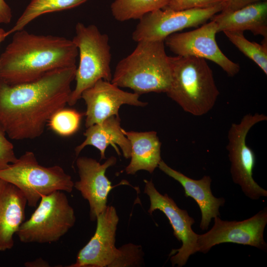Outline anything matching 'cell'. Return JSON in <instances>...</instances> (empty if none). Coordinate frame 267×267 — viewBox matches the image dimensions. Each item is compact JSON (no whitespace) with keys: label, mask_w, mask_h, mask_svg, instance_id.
Instances as JSON below:
<instances>
[{"label":"cell","mask_w":267,"mask_h":267,"mask_svg":"<svg viewBox=\"0 0 267 267\" xmlns=\"http://www.w3.org/2000/svg\"><path fill=\"white\" fill-rule=\"evenodd\" d=\"M17 159L13 144L7 138L5 132L0 127V170L6 168Z\"/></svg>","instance_id":"cell-27"},{"label":"cell","mask_w":267,"mask_h":267,"mask_svg":"<svg viewBox=\"0 0 267 267\" xmlns=\"http://www.w3.org/2000/svg\"><path fill=\"white\" fill-rule=\"evenodd\" d=\"M218 32L250 31L267 41V2L261 1L230 12H221L211 18Z\"/></svg>","instance_id":"cell-19"},{"label":"cell","mask_w":267,"mask_h":267,"mask_svg":"<svg viewBox=\"0 0 267 267\" xmlns=\"http://www.w3.org/2000/svg\"><path fill=\"white\" fill-rule=\"evenodd\" d=\"M11 9L4 0H0V24H8L12 19Z\"/></svg>","instance_id":"cell-29"},{"label":"cell","mask_w":267,"mask_h":267,"mask_svg":"<svg viewBox=\"0 0 267 267\" xmlns=\"http://www.w3.org/2000/svg\"><path fill=\"white\" fill-rule=\"evenodd\" d=\"M48 265L46 262L41 258L25 263V266L27 267H48Z\"/></svg>","instance_id":"cell-30"},{"label":"cell","mask_w":267,"mask_h":267,"mask_svg":"<svg viewBox=\"0 0 267 267\" xmlns=\"http://www.w3.org/2000/svg\"><path fill=\"white\" fill-rule=\"evenodd\" d=\"M84 135L86 137L85 139L75 149L77 157L88 145L93 146L99 150L100 160L106 159L105 151L109 145L112 146L118 155H120L118 145L122 150L124 157L126 159L130 158V142L123 132L119 116H112L101 123L89 126L84 133Z\"/></svg>","instance_id":"cell-18"},{"label":"cell","mask_w":267,"mask_h":267,"mask_svg":"<svg viewBox=\"0 0 267 267\" xmlns=\"http://www.w3.org/2000/svg\"><path fill=\"white\" fill-rule=\"evenodd\" d=\"M172 81L170 56L164 41H140L133 51L117 64L111 82L138 94L166 93Z\"/></svg>","instance_id":"cell-3"},{"label":"cell","mask_w":267,"mask_h":267,"mask_svg":"<svg viewBox=\"0 0 267 267\" xmlns=\"http://www.w3.org/2000/svg\"><path fill=\"white\" fill-rule=\"evenodd\" d=\"M267 120L264 114H247L240 122L232 123L228 130L226 149L231 162L230 173L233 182L239 184L244 193L253 200L267 196V191L254 179L253 172L256 156L246 144V137L250 129L256 124Z\"/></svg>","instance_id":"cell-8"},{"label":"cell","mask_w":267,"mask_h":267,"mask_svg":"<svg viewBox=\"0 0 267 267\" xmlns=\"http://www.w3.org/2000/svg\"><path fill=\"white\" fill-rule=\"evenodd\" d=\"M226 0H171L163 8L175 10L192 8H206L221 4H224Z\"/></svg>","instance_id":"cell-26"},{"label":"cell","mask_w":267,"mask_h":267,"mask_svg":"<svg viewBox=\"0 0 267 267\" xmlns=\"http://www.w3.org/2000/svg\"><path fill=\"white\" fill-rule=\"evenodd\" d=\"M76 216L65 193L55 191L43 195L29 219L16 233L25 243H50L58 241L74 226Z\"/></svg>","instance_id":"cell-7"},{"label":"cell","mask_w":267,"mask_h":267,"mask_svg":"<svg viewBox=\"0 0 267 267\" xmlns=\"http://www.w3.org/2000/svg\"><path fill=\"white\" fill-rule=\"evenodd\" d=\"M84 114L73 109L62 108L55 113L47 125L56 134L69 136L78 130Z\"/></svg>","instance_id":"cell-24"},{"label":"cell","mask_w":267,"mask_h":267,"mask_svg":"<svg viewBox=\"0 0 267 267\" xmlns=\"http://www.w3.org/2000/svg\"><path fill=\"white\" fill-rule=\"evenodd\" d=\"M144 255L141 245L124 244L118 248V254L109 267H141L144 265Z\"/></svg>","instance_id":"cell-25"},{"label":"cell","mask_w":267,"mask_h":267,"mask_svg":"<svg viewBox=\"0 0 267 267\" xmlns=\"http://www.w3.org/2000/svg\"><path fill=\"white\" fill-rule=\"evenodd\" d=\"M88 0H31L14 25L6 31V37L24 29L31 22L48 13L64 10L78 6Z\"/></svg>","instance_id":"cell-21"},{"label":"cell","mask_w":267,"mask_h":267,"mask_svg":"<svg viewBox=\"0 0 267 267\" xmlns=\"http://www.w3.org/2000/svg\"><path fill=\"white\" fill-rule=\"evenodd\" d=\"M158 167L165 174L179 182L184 188L185 196L192 198L198 205L201 212L200 227L207 230L211 219L220 215L219 208L225 203L223 198H216L211 189V178L205 176L201 179H192L169 167L163 160Z\"/></svg>","instance_id":"cell-17"},{"label":"cell","mask_w":267,"mask_h":267,"mask_svg":"<svg viewBox=\"0 0 267 267\" xmlns=\"http://www.w3.org/2000/svg\"><path fill=\"white\" fill-rule=\"evenodd\" d=\"M216 22L211 20L199 28L188 32L175 33L164 40L165 45L178 56H194L208 59L219 65L230 77L238 74L239 65L226 57L216 41Z\"/></svg>","instance_id":"cell-10"},{"label":"cell","mask_w":267,"mask_h":267,"mask_svg":"<svg viewBox=\"0 0 267 267\" xmlns=\"http://www.w3.org/2000/svg\"><path fill=\"white\" fill-rule=\"evenodd\" d=\"M75 33L72 41L78 49L79 64L75 77L76 86L68 102L70 106L75 105L82 92L99 80L111 81L112 78L108 35L102 34L94 25L86 26L81 22L77 23Z\"/></svg>","instance_id":"cell-6"},{"label":"cell","mask_w":267,"mask_h":267,"mask_svg":"<svg viewBox=\"0 0 267 267\" xmlns=\"http://www.w3.org/2000/svg\"><path fill=\"white\" fill-rule=\"evenodd\" d=\"M171 0H115L110 9L114 18L124 22L140 19L146 14L162 9Z\"/></svg>","instance_id":"cell-22"},{"label":"cell","mask_w":267,"mask_h":267,"mask_svg":"<svg viewBox=\"0 0 267 267\" xmlns=\"http://www.w3.org/2000/svg\"><path fill=\"white\" fill-rule=\"evenodd\" d=\"M267 223V208L242 221H222L217 216L209 231L198 234V252L206 254L213 246L227 242L250 245L265 251L267 245L264 231Z\"/></svg>","instance_id":"cell-12"},{"label":"cell","mask_w":267,"mask_h":267,"mask_svg":"<svg viewBox=\"0 0 267 267\" xmlns=\"http://www.w3.org/2000/svg\"><path fill=\"white\" fill-rule=\"evenodd\" d=\"M117 162L115 157L111 156L103 164L92 158L85 156L77 158L76 166L80 179L74 184V188L80 192L89 206V218L91 221L107 207L108 195L111 190L119 185H129L127 180L112 186L106 177L107 169L114 166Z\"/></svg>","instance_id":"cell-13"},{"label":"cell","mask_w":267,"mask_h":267,"mask_svg":"<svg viewBox=\"0 0 267 267\" xmlns=\"http://www.w3.org/2000/svg\"><path fill=\"white\" fill-rule=\"evenodd\" d=\"M5 32L6 31L3 29L0 28V45L6 38Z\"/></svg>","instance_id":"cell-31"},{"label":"cell","mask_w":267,"mask_h":267,"mask_svg":"<svg viewBox=\"0 0 267 267\" xmlns=\"http://www.w3.org/2000/svg\"><path fill=\"white\" fill-rule=\"evenodd\" d=\"M144 193L150 200L148 212L151 215L155 210L162 212L168 219L174 230V235L182 246L178 249L172 250L170 256L172 266H184L190 255L198 252L197 235L192 228L195 222L185 210L180 209L174 200L167 193L161 194L155 188L152 180H144Z\"/></svg>","instance_id":"cell-11"},{"label":"cell","mask_w":267,"mask_h":267,"mask_svg":"<svg viewBox=\"0 0 267 267\" xmlns=\"http://www.w3.org/2000/svg\"><path fill=\"white\" fill-rule=\"evenodd\" d=\"M94 235L79 251L69 267H109L118 254L115 246L119 218L115 208L107 206L96 218Z\"/></svg>","instance_id":"cell-14"},{"label":"cell","mask_w":267,"mask_h":267,"mask_svg":"<svg viewBox=\"0 0 267 267\" xmlns=\"http://www.w3.org/2000/svg\"><path fill=\"white\" fill-rule=\"evenodd\" d=\"M265 0H226L221 12H230L238 10L249 4Z\"/></svg>","instance_id":"cell-28"},{"label":"cell","mask_w":267,"mask_h":267,"mask_svg":"<svg viewBox=\"0 0 267 267\" xmlns=\"http://www.w3.org/2000/svg\"><path fill=\"white\" fill-rule=\"evenodd\" d=\"M27 200L15 185L0 178V251L12 249L25 221Z\"/></svg>","instance_id":"cell-16"},{"label":"cell","mask_w":267,"mask_h":267,"mask_svg":"<svg viewBox=\"0 0 267 267\" xmlns=\"http://www.w3.org/2000/svg\"><path fill=\"white\" fill-rule=\"evenodd\" d=\"M78 54L72 40L24 29L13 33L0 55V80L11 85L31 82L51 71L75 66Z\"/></svg>","instance_id":"cell-2"},{"label":"cell","mask_w":267,"mask_h":267,"mask_svg":"<svg viewBox=\"0 0 267 267\" xmlns=\"http://www.w3.org/2000/svg\"><path fill=\"white\" fill-rule=\"evenodd\" d=\"M229 40L245 55L253 61L267 75V41L258 44L248 40L243 32L224 31Z\"/></svg>","instance_id":"cell-23"},{"label":"cell","mask_w":267,"mask_h":267,"mask_svg":"<svg viewBox=\"0 0 267 267\" xmlns=\"http://www.w3.org/2000/svg\"><path fill=\"white\" fill-rule=\"evenodd\" d=\"M76 69L54 70L17 85L0 80V127L6 134L13 140L40 136L51 116L68 104Z\"/></svg>","instance_id":"cell-1"},{"label":"cell","mask_w":267,"mask_h":267,"mask_svg":"<svg viewBox=\"0 0 267 267\" xmlns=\"http://www.w3.org/2000/svg\"><path fill=\"white\" fill-rule=\"evenodd\" d=\"M123 132L131 146V161L125 168L128 175H134L140 170L152 174L160 161L161 143L155 131Z\"/></svg>","instance_id":"cell-20"},{"label":"cell","mask_w":267,"mask_h":267,"mask_svg":"<svg viewBox=\"0 0 267 267\" xmlns=\"http://www.w3.org/2000/svg\"><path fill=\"white\" fill-rule=\"evenodd\" d=\"M172 81L166 92L184 111L194 116L207 114L220 94L206 59L194 56H170Z\"/></svg>","instance_id":"cell-4"},{"label":"cell","mask_w":267,"mask_h":267,"mask_svg":"<svg viewBox=\"0 0 267 267\" xmlns=\"http://www.w3.org/2000/svg\"><path fill=\"white\" fill-rule=\"evenodd\" d=\"M139 95L124 91L111 81L99 80L81 94V98L87 106L86 127L101 123L112 116H119V110L122 105L146 106L148 103L140 100Z\"/></svg>","instance_id":"cell-15"},{"label":"cell","mask_w":267,"mask_h":267,"mask_svg":"<svg viewBox=\"0 0 267 267\" xmlns=\"http://www.w3.org/2000/svg\"><path fill=\"white\" fill-rule=\"evenodd\" d=\"M0 178L17 187L31 207H36L43 195L57 190L72 192L74 184L61 166L40 165L32 151L25 152L15 162L0 170Z\"/></svg>","instance_id":"cell-5"},{"label":"cell","mask_w":267,"mask_h":267,"mask_svg":"<svg viewBox=\"0 0 267 267\" xmlns=\"http://www.w3.org/2000/svg\"><path fill=\"white\" fill-rule=\"evenodd\" d=\"M224 4L206 8L175 10L167 8L148 13L139 19L132 39L140 41H164L183 29L197 27L222 11Z\"/></svg>","instance_id":"cell-9"}]
</instances>
